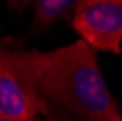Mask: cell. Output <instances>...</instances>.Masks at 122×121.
<instances>
[{"label": "cell", "mask_w": 122, "mask_h": 121, "mask_svg": "<svg viewBox=\"0 0 122 121\" xmlns=\"http://www.w3.org/2000/svg\"><path fill=\"white\" fill-rule=\"evenodd\" d=\"M51 66L41 82L39 95L48 105L79 121H118L115 99L111 96L95 50L79 39L50 53Z\"/></svg>", "instance_id": "obj_1"}, {"label": "cell", "mask_w": 122, "mask_h": 121, "mask_svg": "<svg viewBox=\"0 0 122 121\" xmlns=\"http://www.w3.org/2000/svg\"><path fill=\"white\" fill-rule=\"evenodd\" d=\"M50 66V53L0 47V115L36 118L39 112H47L39 88Z\"/></svg>", "instance_id": "obj_2"}, {"label": "cell", "mask_w": 122, "mask_h": 121, "mask_svg": "<svg viewBox=\"0 0 122 121\" xmlns=\"http://www.w3.org/2000/svg\"><path fill=\"white\" fill-rule=\"evenodd\" d=\"M73 26L92 50L119 53L122 39V0H80Z\"/></svg>", "instance_id": "obj_3"}, {"label": "cell", "mask_w": 122, "mask_h": 121, "mask_svg": "<svg viewBox=\"0 0 122 121\" xmlns=\"http://www.w3.org/2000/svg\"><path fill=\"white\" fill-rule=\"evenodd\" d=\"M80 0H35V28H45L60 18L74 12Z\"/></svg>", "instance_id": "obj_4"}, {"label": "cell", "mask_w": 122, "mask_h": 121, "mask_svg": "<svg viewBox=\"0 0 122 121\" xmlns=\"http://www.w3.org/2000/svg\"><path fill=\"white\" fill-rule=\"evenodd\" d=\"M0 121H36V118H13V117L0 115Z\"/></svg>", "instance_id": "obj_5"}, {"label": "cell", "mask_w": 122, "mask_h": 121, "mask_svg": "<svg viewBox=\"0 0 122 121\" xmlns=\"http://www.w3.org/2000/svg\"><path fill=\"white\" fill-rule=\"evenodd\" d=\"M7 2H10V3H15V2H28V0H7Z\"/></svg>", "instance_id": "obj_6"}, {"label": "cell", "mask_w": 122, "mask_h": 121, "mask_svg": "<svg viewBox=\"0 0 122 121\" xmlns=\"http://www.w3.org/2000/svg\"><path fill=\"white\" fill-rule=\"evenodd\" d=\"M118 121H122V120H118Z\"/></svg>", "instance_id": "obj_7"}]
</instances>
